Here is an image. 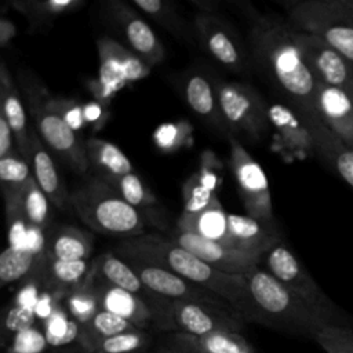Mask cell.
I'll return each instance as SVG.
<instances>
[{
  "instance_id": "1",
  "label": "cell",
  "mask_w": 353,
  "mask_h": 353,
  "mask_svg": "<svg viewBox=\"0 0 353 353\" xmlns=\"http://www.w3.org/2000/svg\"><path fill=\"white\" fill-rule=\"evenodd\" d=\"M248 19L250 48L256 63L268 73L299 116H319L317 81L309 70L296 41V29L274 14L243 10Z\"/></svg>"
},
{
  "instance_id": "2",
  "label": "cell",
  "mask_w": 353,
  "mask_h": 353,
  "mask_svg": "<svg viewBox=\"0 0 353 353\" xmlns=\"http://www.w3.org/2000/svg\"><path fill=\"white\" fill-rule=\"evenodd\" d=\"M124 261L146 263L170 270L222 298L244 320L250 309V291L244 276L221 272L171 239L143 233L123 239L114 247ZM245 321V320H244Z\"/></svg>"
},
{
  "instance_id": "3",
  "label": "cell",
  "mask_w": 353,
  "mask_h": 353,
  "mask_svg": "<svg viewBox=\"0 0 353 353\" xmlns=\"http://www.w3.org/2000/svg\"><path fill=\"white\" fill-rule=\"evenodd\" d=\"M244 277L251 299L244 317L245 323H256L280 332L310 339L321 327L331 324L263 268L258 266Z\"/></svg>"
},
{
  "instance_id": "4",
  "label": "cell",
  "mask_w": 353,
  "mask_h": 353,
  "mask_svg": "<svg viewBox=\"0 0 353 353\" xmlns=\"http://www.w3.org/2000/svg\"><path fill=\"white\" fill-rule=\"evenodd\" d=\"M76 215L94 232L124 239L143 234L146 216L130 205L98 176L88 178L69 193Z\"/></svg>"
},
{
  "instance_id": "5",
  "label": "cell",
  "mask_w": 353,
  "mask_h": 353,
  "mask_svg": "<svg viewBox=\"0 0 353 353\" xmlns=\"http://www.w3.org/2000/svg\"><path fill=\"white\" fill-rule=\"evenodd\" d=\"M19 81L40 138L76 172L85 174L90 164L84 143L63 117L50 106L47 90L30 72L19 70Z\"/></svg>"
},
{
  "instance_id": "6",
  "label": "cell",
  "mask_w": 353,
  "mask_h": 353,
  "mask_svg": "<svg viewBox=\"0 0 353 353\" xmlns=\"http://www.w3.org/2000/svg\"><path fill=\"white\" fill-rule=\"evenodd\" d=\"M261 268L305 301L331 324L352 325L350 317L330 299L284 241L277 243L263 255Z\"/></svg>"
},
{
  "instance_id": "7",
  "label": "cell",
  "mask_w": 353,
  "mask_h": 353,
  "mask_svg": "<svg viewBox=\"0 0 353 353\" xmlns=\"http://www.w3.org/2000/svg\"><path fill=\"white\" fill-rule=\"evenodd\" d=\"M285 7L288 21L296 30L320 39L353 63V21L339 0L291 1Z\"/></svg>"
},
{
  "instance_id": "8",
  "label": "cell",
  "mask_w": 353,
  "mask_h": 353,
  "mask_svg": "<svg viewBox=\"0 0 353 353\" xmlns=\"http://www.w3.org/2000/svg\"><path fill=\"white\" fill-rule=\"evenodd\" d=\"M244 320L233 310L190 301L163 298L153 312V325L161 331L203 336L215 331L241 332Z\"/></svg>"
},
{
  "instance_id": "9",
  "label": "cell",
  "mask_w": 353,
  "mask_h": 353,
  "mask_svg": "<svg viewBox=\"0 0 353 353\" xmlns=\"http://www.w3.org/2000/svg\"><path fill=\"white\" fill-rule=\"evenodd\" d=\"M215 91L229 134L261 142L269 132V106L258 91L239 81H216Z\"/></svg>"
},
{
  "instance_id": "10",
  "label": "cell",
  "mask_w": 353,
  "mask_h": 353,
  "mask_svg": "<svg viewBox=\"0 0 353 353\" xmlns=\"http://www.w3.org/2000/svg\"><path fill=\"white\" fill-rule=\"evenodd\" d=\"M98 79L90 84L97 102L109 105L113 95L125 85L149 76L150 68L117 40L102 36L97 41Z\"/></svg>"
},
{
  "instance_id": "11",
  "label": "cell",
  "mask_w": 353,
  "mask_h": 353,
  "mask_svg": "<svg viewBox=\"0 0 353 353\" xmlns=\"http://www.w3.org/2000/svg\"><path fill=\"white\" fill-rule=\"evenodd\" d=\"M228 141L229 164L247 215L265 222H274L272 197L265 171L247 152L239 138L229 134Z\"/></svg>"
},
{
  "instance_id": "12",
  "label": "cell",
  "mask_w": 353,
  "mask_h": 353,
  "mask_svg": "<svg viewBox=\"0 0 353 353\" xmlns=\"http://www.w3.org/2000/svg\"><path fill=\"white\" fill-rule=\"evenodd\" d=\"M105 17L110 26L121 34L127 48L149 68L163 62L165 51L161 41L135 8L120 0H109L105 4Z\"/></svg>"
},
{
  "instance_id": "13",
  "label": "cell",
  "mask_w": 353,
  "mask_h": 353,
  "mask_svg": "<svg viewBox=\"0 0 353 353\" xmlns=\"http://www.w3.org/2000/svg\"><path fill=\"white\" fill-rule=\"evenodd\" d=\"M199 44L219 65L234 73H245L248 55L237 33L218 14H197L193 21Z\"/></svg>"
},
{
  "instance_id": "14",
  "label": "cell",
  "mask_w": 353,
  "mask_h": 353,
  "mask_svg": "<svg viewBox=\"0 0 353 353\" xmlns=\"http://www.w3.org/2000/svg\"><path fill=\"white\" fill-rule=\"evenodd\" d=\"M302 57L317 83L347 90L353 84V63L320 39L296 30Z\"/></svg>"
},
{
  "instance_id": "15",
  "label": "cell",
  "mask_w": 353,
  "mask_h": 353,
  "mask_svg": "<svg viewBox=\"0 0 353 353\" xmlns=\"http://www.w3.org/2000/svg\"><path fill=\"white\" fill-rule=\"evenodd\" d=\"M131 268L135 270L143 285L150 290L153 294L171 299V301H190L208 303L236 312L228 302L215 295L214 292L157 266L127 261Z\"/></svg>"
},
{
  "instance_id": "16",
  "label": "cell",
  "mask_w": 353,
  "mask_h": 353,
  "mask_svg": "<svg viewBox=\"0 0 353 353\" xmlns=\"http://www.w3.org/2000/svg\"><path fill=\"white\" fill-rule=\"evenodd\" d=\"M170 239L196 255L203 262L229 274L245 276L251 270L261 266L259 258L193 233L175 229Z\"/></svg>"
},
{
  "instance_id": "17",
  "label": "cell",
  "mask_w": 353,
  "mask_h": 353,
  "mask_svg": "<svg viewBox=\"0 0 353 353\" xmlns=\"http://www.w3.org/2000/svg\"><path fill=\"white\" fill-rule=\"evenodd\" d=\"M230 247L259 258L277 243L283 241L274 222H265L250 215L228 214Z\"/></svg>"
},
{
  "instance_id": "18",
  "label": "cell",
  "mask_w": 353,
  "mask_h": 353,
  "mask_svg": "<svg viewBox=\"0 0 353 353\" xmlns=\"http://www.w3.org/2000/svg\"><path fill=\"white\" fill-rule=\"evenodd\" d=\"M316 109L327 128L353 149V101L349 92L317 83Z\"/></svg>"
},
{
  "instance_id": "19",
  "label": "cell",
  "mask_w": 353,
  "mask_h": 353,
  "mask_svg": "<svg viewBox=\"0 0 353 353\" xmlns=\"http://www.w3.org/2000/svg\"><path fill=\"white\" fill-rule=\"evenodd\" d=\"M307 125L314 154L353 188V149L345 145L319 116H301Z\"/></svg>"
},
{
  "instance_id": "20",
  "label": "cell",
  "mask_w": 353,
  "mask_h": 353,
  "mask_svg": "<svg viewBox=\"0 0 353 353\" xmlns=\"http://www.w3.org/2000/svg\"><path fill=\"white\" fill-rule=\"evenodd\" d=\"M90 276L98 298L99 309L113 313L141 330H146L153 325L152 309L143 299L132 292L95 279L92 273H90Z\"/></svg>"
},
{
  "instance_id": "21",
  "label": "cell",
  "mask_w": 353,
  "mask_h": 353,
  "mask_svg": "<svg viewBox=\"0 0 353 353\" xmlns=\"http://www.w3.org/2000/svg\"><path fill=\"white\" fill-rule=\"evenodd\" d=\"M91 273L95 279L110 285L123 288L138 295L152 309V313L161 302V296L148 290L131 265L113 252H105L95 258L91 263Z\"/></svg>"
},
{
  "instance_id": "22",
  "label": "cell",
  "mask_w": 353,
  "mask_h": 353,
  "mask_svg": "<svg viewBox=\"0 0 353 353\" xmlns=\"http://www.w3.org/2000/svg\"><path fill=\"white\" fill-rule=\"evenodd\" d=\"M28 163L32 167V176L34 178L43 193L47 196L50 203L62 211L70 207L69 193L61 179V175L51 156L44 149L40 137L34 131H32L30 134Z\"/></svg>"
},
{
  "instance_id": "23",
  "label": "cell",
  "mask_w": 353,
  "mask_h": 353,
  "mask_svg": "<svg viewBox=\"0 0 353 353\" xmlns=\"http://www.w3.org/2000/svg\"><path fill=\"white\" fill-rule=\"evenodd\" d=\"M269 120L285 150L298 157L314 154L310 131L292 108L283 103L269 105Z\"/></svg>"
},
{
  "instance_id": "24",
  "label": "cell",
  "mask_w": 353,
  "mask_h": 353,
  "mask_svg": "<svg viewBox=\"0 0 353 353\" xmlns=\"http://www.w3.org/2000/svg\"><path fill=\"white\" fill-rule=\"evenodd\" d=\"M183 92L188 105L197 116L216 131L229 135V130L225 124L218 102L215 85H212L205 76L201 73L190 74L185 81Z\"/></svg>"
},
{
  "instance_id": "25",
  "label": "cell",
  "mask_w": 353,
  "mask_h": 353,
  "mask_svg": "<svg viewBox=\"0 0 353 353\" xmlns=\"http://www.w3.org/2000/svg\"><path fill=\"white\" fill-rule=\"evenodd\" d=\"M0 98H1V114L8 121L14 138L17 141L21 156L28 161L30 149V131L26 124V113L23 103L18 95L17 87L11 79L7 65L1 62L0 66Z\"/></svg>"
},
{
  "instance_id": "26",
  "label": "cell",
  "mask_w": 353,
  "mask_h": 353,
  "mask_svg": "<svg viewBox=\"0 0 353 353\" xmlns=\"http://www.w3.org/2000/svg\"><path fill=\"white\" fill-rule=\"evenodd\" d=\"M90 261H61L46 255L43 283L55 296L65 298L81 287L91 272Z\"/></svg>"
},
{
  "instance_id": "27",
  "label": "cell",
  "mask_w": 353,
  "mask_h": 353,
  "mask_svg": "<svg viewBox=\"0 0 353 353\" xmlns=\"http://www.w3.org/2000/svg\"><path fill=\"white\" fill-rule=\"evenodd\" d=\"M176 229L230 247L228 214L225 212L221 203L211 205L197 214L182 212L176 221Z\"/></svg>"
},
{
  "instance_id": "28",
  "label": "cell",
  "mask_w": 353,
  "mask_h": 353,
  "mask_svg": "<svg viewBox=\"0 0 353 353\" xmlns=\"http://www.w3.org/2000/svg\"><path fill=\"white\" fill-rule=\"evenodd\" d=\"M92 237L72 225L54 229L46 241V255L61 261H88L92 254Z\"/></svg>"
},
{
  "instance_id": "29",
  "label": "cell",
  "mask_w": 353,
  "mask_h": 353,
  "mask_svg": "<svg viewBox=\"0 0 353 353\" xmlns=\"http://www.w3.org/2000/svg\"><path fill=\"white\" fill-rule=\"evenodd\" d=\"M84 148L88 164L97 171L98 178L117 176L134 172L130 159L113 142L91 137L84 142Z\"/></svg>"
},
{
  "instance_id": "30",
  "label": "cell",
  "mask_w": 353,
  "mask_h": 353,
  "mask_svg": "<svg viewBox=\"0 0 353 353\" xmlns=\"http://www.w3.org/2000/svg\"><path fill=\"white\" fill-rule=\"evenodd\" d=\"M84 4L83 0H47V1H12V7L26 17L29 32H44L58 17L74 12Z\"/></svg>"
},
{
  "instance_id": "31",
  "label": "cell",
  "mask_w": 353,
  "mask_h": 353,
  "mask_svg": "<svg viewBox=\"0 0 353 353\" xmlns=\"http://www.w3.org/2000/svg\"><path fill=\"white\" fill-rule=\"evenodd\" d=\"M135 328L127 320L99 309L90 321L81 325L79 346L84 353H95L103 341Z\"/></svg>"
},
{
  "instance_id": "32",
  "label": "cell",
  "mask_w": 353,
  "mask_h": 353,
  "mask_svg": "<svg viewBox=\"0 0 353 353\" xmlns=\"http://www.w3.org/2000/svg\"><path fill=\"white\" fill-rule=\"evenodd\" d=\"M132 6L179 40L188 44H194L197 41L193 25H188L174 3L167 0H134Z\"/></svg>"
},
{
  "instance_id": "33",
  "label": "cell",
  "mask_w": 353,
  "mask_h": 353,
  "mask_svg": "<svg viewBox=\"0 0 353 353\" xmlns=\"http://www.w3.org/2000/svg\"><path fill=\"white\" fill-rule=\"evenodd\" d=\"M41 262L43 256H39L33 250L21 245H8L0 255L1 284L6 285L28 276Z\"/></svg>"
},
{
  "instance_id": "34",
  "label": "cell",
  "mask_w": 353,
  "mask_h": 353,
  "mask_svg": "<svg viewBox=\"0 0 353 353\" xmlns=\"http://www.w3.org/2000/svg\"><path fill=\"white\" fill-rule=\"evenodd\" d=\"M99 179L106 182L112 189H114L120 194V197L124 201H127L130 205L138 210L154 205L157 203L156 196L135 172Z\"/></svg>"
},
{
  "instance_id": "35",
  "label": "cell",
  "mask_w": 353,
  "mask_h": 353,
  "mask_svg": "<svg viewBox=\"0 0 353 353\" xmlns=\"http://www.w3.org/2000/svg\"><path fill=\"white\" fill-rule=\"evenodd\" d=\"M19 199L29 226L37 230L44 229L50 221V200L39 188L33 176L21 189Z\"/></svg>"
},
{
  "instance_id": "36",
  "label": "cell",
  "mask_w": 353,
  "mask_h": 353,
  "mask_svg": "<svg viewBox=\"0 0 353 353\" xmlns=\"http://www.w3.org/2000/svg\"><path fill=\"white\" fill-rule=\"evenodd\" d=\"M81 325L68 313L65 307L55 306L44 320V334L50 345L63 346L76 339L79 342Z\"/></svg>"
},
{
  "instance_id": "37",
  "label": "cell",
  "mask_w": 353,
  "mask_h": 353,
  "mask_svg": "<svg viewBox=\"0 0 353 353\" xmlns=\"http://www.w3.org/2000/svg\"><path fill=\"white\" fill-rule=\"evenodd\" d=\"M189 338L203 353H243L251 349L243 334L234 331H215L203 336L189 335Z\"/></svg>"
},
{
  "instance_id": "38",
  "label": "cell",
  "mask_w": 353,
  "mask_h": 353,
  "mask_svg": "<svg viewBox=\"0 0 353 353\" xmlns=\"http://www.w3.org/2000/svg\"><path fill=\"white\" fill-rule=\"evenodd\" d=\"M65 309L80 325L90 321L91 317L99 310L91 276H88L87 281L81 287L65 296Z\"/></svg>"
},
{
  "instance_id": "39",
  "label": "cell",
  "mask_w": 353,
  "mask_h": 353,
  "mask_svg": "<svg viewBox=\"0 0 353 353\" xmlns=\"http://www.w3.org/2000/svg\"><path fill=\"white\" fill-rule=\"evenodd\" d=\"M150 335L146 330L135 328L103 341L95 353H149Z\"/></svg>"
},
{
  "instance_id": "40",
  "label": "cell",
  "mask_w": 353,
  "mask_h": 353,
  "mask_svg": "<svg viewBox=\"0 0 353 353\" xmlns=\"http://www.w3.org/2000/svg\"><path fill=\"white\" fill-rule=\"evenodd\" d=\"M192 125L183 120L164 123L154 130L153 142L160 150L174 153L192 142Z\"/></svg>"
},
{
  "instance_id": "41",
  "label": "cell",
  "mask_w": 353,
  "mask_h": 353,
  "mask_svg": "<svg viewBox=\"0 0 353 353\" xmlns=\"http://www.w3.org/2000/svg\"><path fill=\"white\" fill-rule=\"evenodd\" d=\"M313 341L325 353H353V325L327 324L316 332Z\"/></svg>"
},
{
  "instance_id": "42",
  "label": "cell",
  "mask_w": 353,
  "mask_h": 353,
  "mask_svg": "<svg viewBox=\"0 0 353 353\" xmlns=\"http://www.w3.org/2000/svg\"><path fill=\"white\" fill-rule=\"evenodd\" d=\"M183 196V211L188 214H197L211 205L221 203L216 197V193L208 189L199 178L197 174H193L186 179L182 186Z\"/></svg>"
},
{
  "instance_id": "43",
  "label": "cell",
  "mask_w": 353,
  "mask_h": 353,
  "mask_svg": "<svg viewBox=\"0 0 353 353\" xmlns=\"http://www.w3.org/2000/svg\"><path fill=\"white\" fill-rule=\"evenodd\" d=\"M30 178L29 163L22 156L10 153L0 157V179L3 190L21 189Z\"/></svg>"
},
{
  "instance_id": "44",
  "label": "cell",
  "mask_w": 353,
  "mask_h": 353,
  "mask_svg": "<svg viewBox=\"0 0 353 353\" xmlns=\"http://www.w3.org/2000/svg\"><path fill=\"white\" fill-rule=\"evenodd\" d=\"M50 343L43 330L32 325L17 332L12 336L11 346L7 349L12 353H44Z\"/></svg>"
},
{
  "instance_id": "45",
  "label": "cell",
  "mask_w": 353,
  "mask_h": 353,
  "mask_svg": "<svg viewBox=\"0 0 353 353\" xmlns=\"http://www.w3.org/2000/svg\"><path fill=\"white\" fill-rule=\"evenodd\" d=\"M50 106L55 112H58L63 117V120L76 132H77V130H81L84 127V124H87L85 114H84V106H81L77 101L50 97Z\"/></svg>"
},
{
  "instance_id": "46",
  "label": "cell",
  "mask_w": 353,
  "mask_h": 353,
  "mask_svg": "<svg viewBox=\"0 0 353 353\" xmlns=\"http://www.w3.org/2000/svg\"><path fill=\"white\" fill-rule=\"evenodd\" d=\"M36 320V313L32 306L28 305H15L12 306L4 319V330L17 334L25 328H29L34 324Z\"/></svg>"
},
{
  "instance_id": "47",
  "label": "cell",
  "mask_w": 353,
  "mask_h": 353,
  "mask_svg": "<svg viewBox=\"0 0 353 353\" xmlns=\"http://www.w3.org/2000/svg\"><path fill=\"white\" fill-rule=\"evenodd\" d=\"M219 168H221V164L212 152L204 153L201 156V164H200V170H199L197 175H199L200 181L212 192H215V189L222 182Z\"/></svg>"
},
{
  "instance_id": "48",
  "label": "cell",
  "mask_w": 353,
  "mask_h": 353,
  "mask_svg": "<svg viewBox=\"0 0 353 353\" xmlns=\"http://www.w3.org/2000/svg\"><path fill=\"white\" fill-rule=\"evenodd\" d=\"M168 347L175 353H203L190 341L188 334L171 332L168 336Z\"/></svg>"
},
{
  "instance_id": "49",
  "label": "cell",
  "mask_w": 353,
  "mask_h": 353,
  "mask_svg": "<svg viewBox=\"0 0 353 353\" xmlns=\"http://www.w3.org/2000/svg\"><path fill=\"white\" fill-rule=\"evenodd\" d=\"M12 141L14 132L6 117L0 113V157L12 153Z\"/></svg>"
},
{
  "instance_id": "50",
  "label": "cell",
  "mask_w": 353,
  "mask_h": 353,
  "mask_svg": "<svg viewBox=\"0 0 353 353\" xmlns=\"http://www.w3.org/2000/svg\"><path fill=\"white\" fill-rule=\"evenodd\" d=\"M17 28L12 23V21L7 18L0 19V46L4 48L8 46V43L15 37Z\"/></svg>"
},
{
  "instance_id": "51",
  "label": "cell",
  "mask_w": 353,
  "mask_h": 353,
  "mask_svg": "<svg viewBox=\"0 0 353 353\" xmlns=\"http://www.w3.org/2000/svg\"><path fill=\"white\" fill-rule=\"evenodd\" d=\"M190 4L197 10V14H216L218 4L215 1L190 0Z\"/></svg>"
},
{
  "instance_id": "52",
  "label": "cell",
  "mask_w": 353,
  "mask_h": 353,
  "mask_svg": "<svg viewBox=\"0 0 353 353\" xmlns=\"http://www.w3.org/2000/svg\"><path fill=\"white\" fill-rule=\"evenodd\" d=\"M101 105L102 103H90L84 106V114L87 123H99L101 121Z\"/></svg>"
},
{
  "instance_id": "53",
  "label": "cell",
  "mask_w": 353,
  "mask_h": 353,
  "mask_svg": "<svg viewBox=\"0 0 353 353\" xmlns=\"http://www.w3.org/2000/svg\"><path fill=\"white\" fill-rule=\"evenodd\" d=\"M339 4L345 14L353 21V0H339Z\"/></svg>"
},
{
  "instance_id": "54",
  "label": "cell",
  "mask_w": 353,
  "mask_h": 353,
  "mask_svg": "<svg viewBox=\"0 0 353 353\" xmlns=\"http://www.w3.org/2000/svg\"><path fill=\"white\" fill-rule=\"evenodd\" d=\"M149 353H175V352L172 349H170L168 346H165V347H160L157 350H150Z\"/></svg>"
},
{
  "instance_id": "55",
  "label": "cell",
  "mask_w": 353,
  "mask_h": 353,
  "mask_svg": "<svg viewBox=\"0 0 353 353\" xmlns=\"http://www.w3.org/2000/svg\"><path fill=\"white\" fill-rule=\"evenodd\" d=\"M346 91L349 92V95L352 97V101H353V84H352V85H350V87H349Z\"/></svg>"
},
{
  "instance_id": "56",
  "label": "cell",
  "mask_w": 353,
  "mask_h": 353,
  "mask_svg": "<svg viewBox=\"0 0 353 353\" xmlns=\"http://www.w3.org/2000/svg\"><path fill=\"white\" fill-rule=\"evenodd\" d=\"M243 353H254V352H252V347H251V349H248V350H245V352H243Z\"/></svg>"
},
{
  "instance_id": "57",
  "label": "cell",
  "mask_w": 353,
  "mask_h": 353,
  "mask_svg": "<svg viewBox=\"0 0 353 353\" xmlns=\"http://www.w3.org/2000/svg\"><path fill=\"white\" fill-rule=\"evenodd\" d=\"M6 353H12V352H10V350H6Z\"/></svg>"
}]
</instances>
